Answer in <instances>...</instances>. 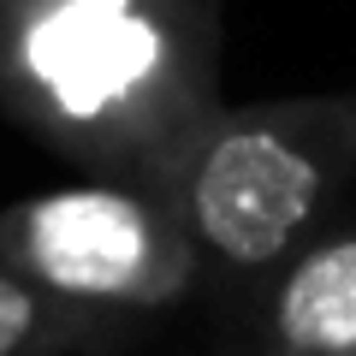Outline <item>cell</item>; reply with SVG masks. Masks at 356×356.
Listing matches in <instances>:
<instances>
[{"label": "cell", "mask_w": 356, "mask_h": 356, "mask_svg": "<svg viewBox=\"0 0 356 356\" xmlns=\"http://www.w3.org/2000/svg\"><path fill=\"white\" fill-rule=\"evenodd\" d=\"M149 191L184 226L202 285L226 309L297 243L356 208V102H220Z\"/></svg>", "instance_id": "2"}, {"label": "cell", "mask_w": 356, "mask_h": 356, "mask_svg": "<svg viewBox=\"0 0 356 356\" xmlns=\"http://www.w3.org/2000/svg\"><path fill=\"white\" fill-rule=\"evenodd\" d=\"M226 309L238 315V344L250 350L356 356V214L321 226Z\"/></svg>", "instance_id": "4"}, {"label": "cell", "mask_w": 356, "mask_h": 356, "mask_svg": "<svg viewBox=\"0 0 356 356\" xmlns=\"http://www.w3.org/2000/svg\"><path fill=\"white\" fill-rule=\"evenodd\" d=\"M208 0H0V107L102 178L154 184L220 107Z\"/></svg>", "instance_id": "1"}, {"label": "cell", "mask_w": 356, "mask_h": 356, "mask_svg": "<svg viewBox=\"0 0 356 356\" xmlns=\"http://www.w3.org/2000/svg\"><path fill=\"white\" fill-rule=\"evenodd\" d=\"M0 261L72 303L161 315L202 285L172 208L131 178L65 184L0 208Z\"/></svg>", "instance_id": "3"}, {"label": "cell", "mask_w": 356, "mask_h": 356, "mask_svg": "<svg viewBox=\"0 0 356 356\" xmlns=\"http://www.w3.org/2000/svg\"><path fill=\"white\" fill-rule=\"evenodd\" d=\"M131 321H143V315L72 303V297L48 291L30 273L0 261V356H48V350H83V344H119V339H131Z\"/></svg>", "instance_id": "5"}, {"label": "cell", "mask_w": 356, "mask_h": 356, "mask_svg": "<svg viewBox=\"0 0 356 356\" xmlns=\"http://www.w3.org/2000/svg\"><path fill=\"white\" fill-rule=\"evenodd\" d=\"M350 102H356V95H350Z\"/></svg>", "instance_id": "6"}]
</instances>
